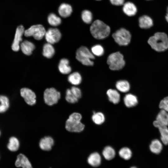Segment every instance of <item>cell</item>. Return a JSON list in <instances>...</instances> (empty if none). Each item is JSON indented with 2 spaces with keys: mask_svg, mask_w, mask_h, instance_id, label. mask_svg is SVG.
<instances>
[{
  "mask_svg": "<svg viewBox=\"0 0 168 168\" xmlns=\"http://www.w3.org/2000/svg\"></svg>",
  "mask_w": 168,
  "mask_h": 168,
  "instance_id": "b9f144b4",
  "label": "cell"
},
{
  "mask_svg": "<svg viewBox=\"0 0 168 168\" xmlns=\"http://www.w3.org/2000/svg\"><path fill=\"white\" fill-rule=\"evenodd\" d=\"M60 97V92L54 88H47L44 92V101L45 104L49 106L56 104Z\"/></svg>",
  "mask_w": 168,
  "mask_h": 168,
  "instance_id": "52a82bcc",
  "label": "cell"
},
{
  "mask_svg": "<svg viewBox=\"0 0 168 168\" xmlns=\"http://www.w3.org/2000/svg\"><path fill=\"white\" fill-rule=\"evenodd\" d=\"M167 13L166 16V21L168 22V7L167 8Z\"/></svg>",
  "mask_w": 168,
  "mask_h": 168,
  "instance_id": "ab89813d",
  "label": "cell"
},
{
  "mask_svg": "<svg viewBox=\"0 0 168 168\" xmlns=\"http://www.w3.org/2000/svg\"><path fill=\"white\" fill-rule=\"evenodd\" d=\"M125 105L127 107L131 108L136 106L138 103L137 97L131 93L126 94L124 98Z\"/></svg>",
  "mask_w": 168,
  "mask_h": 168,
  "instance_id": "9a60e30c",
  "label": "cell"
},
{
  "mask_svg": "<svg viewBox=\"0 0 168 168\" xmlns=\"http://www.w3.org/2000/svg\"><path fill=\"white\" fill-rule=\"evenodd\" d=\"M107 62L109 68L112 70L121 69L125 65L123 56L119 52L110 54L107 58Z\"/></svg>",
  "mask_w": 168,
  "mask_h": 168,
  "instance_id": "5b68a950",
  "label": "cell"
},
{
  "mask_svg": "<svg viewBox=\"0 0 168 168\" xmlns=\"http://www.w3.org/2000/svg\"><path fill=\"white\" fill-rule=\"evenodd\" d=\"M44 36L48 43L53 44L59 41L61 34L58 29L50 28L46 31Z\"/></svg>",
  "mask_w": 168,
  "mask_h": 168,
  "instance_id": "9c48e42d",
  "label": "cell"
},
{
  "mask_svg": "<svg viewBox=\"0 0 168 168\" xmlns=\"http://www.w3.org/2000/svg\"><path fill=\"white\" fill-rule=\"evenodd\" d=\"M9 105V100L6 96L0 95V113H3L8 109Z\"/></svg>",
  "mask_w": 168,
  "mask_h": 168,
  "instance_id": "f546056e",
  "label": "cell"
},
{
  "mask_svg": "<svg viewBox=\"0 0 168 168\" xmlns=\"http://www.w3.org/2000/svg\"><path fill=\"white\" fill-rule=\"evenodd\" d=\"M101 157L100 154L97 152L91 153L87 158L88 163L91 166L96 167L100 164Z\"/></svg>",
  "mask_w": 168,
  "mask_h": 168,
  "instance_id": "ac0fdd59",
  "label": "cell"
},
{
  "mask_svg": "<svg viewBox=\"0 0 168 168\" xmlns=\"http://www.w3.org/2000/svg\"><path fill=\"white\" fill-rule=\"evenodd\" d=\"M91 51L94 55L100 56L102 55L104 52L103 48L100 44H96L91 48Z\"/></svg>",
  "mask_w": 168,
  "mask_h": 168,
  "instance_id": "e575fe53",
  "label": "cell"
},
{
  "mask_svg": "<svg viewBox=\"0 0 168 168\" xmlns=\"http://www.w3.org/2000/svg\"><path fill=\"white\" fill-rule=\"evenodd\" d=\"M72 12L71 6L66 3L61 4L59 7L58 12L60 15L64 18L69 16Z\"/></svg>",
  "mask_w": 168,
  "mask_h": 168,
  "instance_id": "7402d4cb",
  "label": "cell"
},
{
  "mask_svg": "<svg viewBox=\"0 0 168 168\" xmlns=\"http://www.w3.org/2000/svg\"><path fill=\"white\" fill-rule=\"evenodd\" d=\"M72 92L78 99L82 96V92L81 90L76 86H72L70 89Z\"/></svg>",
  "mask_w": 168,
  "mask_h": 168,
  "instance_id": "74e56055",
  "label": "cell"
},
{
  "mask_svg": "<svg viewBox=\"0 0 168 168\" xmlns=\"http://www.w3.org/2000/svg\"><path fill=\"white\" fill-rule=\"evenodd\" d=\"M44 27L41 25H36L31 26L25 30L24 35L26 37L33 36L36 40L42 39L46 32Z\"/></svg>",
  "mask_w": 168,
  "mask_h": 168,
  "instance_id": "ba28073f",
  "label": "cell"
},
{
  "mask_svg": "<svg viewBox=\"0 0 168 168\" xmlns=\"http://www.w3.org/2000/svg\"><path fill=\"white\" fill-rule=\"evenodd\" d=\"M91 33L97 39H103L107 37L110 31V27L104 22L99 20L95 21L90 28Z\"/></svg>",
  "mask_w": 168,
  "mask_h": 168,
  "instance_id": "7a4b0ae2",
  "label": "cell"
},
{
  "mask_svg": "<svg viewBox=\"0 0 168 168\" xmlns=\"http://www.w3.org/2000/svg\"><path fill=\"white\" fill-rule=\"evenodd\" d=\"M109 100L114 104L118 103L120 100V96L119 93L116 90L109 89L106 92Z\"/></svg>",
  "mask_w": 168,
  "mask_h": 168,
  "instance_id": "ffe728a7",
  "label": "cell"
},
{
  "mask_svg": "<svg viewBox=\"0 0 168 168\" xmlns=\"http://www.w3.org/2000/svg\"><path fill=\"white\" fill-rule=\"evenodd\" d=\"M153 125L157 128L168 126V112L161 110L158 113L156 120L153 122Z\"/></svg>",
  "mask_w": 168,
  "mask_h": 168,
  "instance_id": "8fae6325",
  "label": "cell"
},
{
  "mask_svg": "<svg viewBox=\"0 0 168 168\" xmlns=\"http://www.w3.org/2000/svg\"><path fill=\"white\" fill-rule=\"evenodd\" d=\"M130 168H136V167H135L133 166V167H131Z\"/></svg>",
  "mask_w": 168,
  "mask_h": 168,
  "instance_id": "60d3db41",
  "label": "cell"
},
{
  "mask_svg": "<svg viewBox=\"0 0 168 168\" xmlns=\"http://www.w3.org/2000/svg\"><path fill=\"white\" fill-rule=\"evenodd\" d=\"M140 27L142 29H148L153 25V21L151 18L147 15H144L139 19Z\"/></svg>",
  "mask_w": 168,
  "mask_h": 168,
  "instance_id": "44dd1931",
  "label": "cell"
},
{
  "mask_svg": "<svg viewBox=\"0 0 168 168\" xmlns=\"http://www.w3.org/2000/svg\"></svg>",
  "mask_w": 168,
  "mask_h": 168,
  "instance_id": "7bdbcfd3",
  "label": "cell"
},
{
  "mask_svg": "<svg viewBox=\"0 0 168 168\" xmlns=\"http://www.w3.org/2000/svg\"><path fill=\"white\" fill-rule=\"evenodd\" d=\"M48 21L50 25L54 26L59 25L61 22L60 18L54 13H51L49 15Z\"/></svg>",
  "mask_w": 168,
  "mask_h": 168,
  "instance_id": "1f68e13d",
  "label": "cell"
},
{
  "mask_svg": "<svg viewBox=\"0 0 168 168\" xmlns=\"http://www.w3.org/2000/svg\"><path fill=\"white\" fill-rule=\"evenodd\" d=\"M123 10L124 13L128 16H134L137 12L136 6L130 2H127L124 4Z\"/></svg>",
  "mask_w": 168,
  "mask_h": 168,
  "instance_id": "e0dca14e",
  "label": "cell"
},
{
  "mask_svg": "<svg viewBox=\"0 0 168 168\" xmlns=\"http://www.w3.org/2000/svg\"><path fill=\"white\" fill-rule=\"evenodd\" d=\"M82 78L80 73L75 72L70 74L68 77L69 82L72 85H77L80 84L82 82Z\"/></svg>",
  "mask_w": 168,
  "mask_h": 168,
  "instance_id": "4316f807",
  "label": "cell"
},
{
  "mask_svg": "<svg viewBox=\"0 0 168 168\" xmlns=\"http://www.w3.org/2000/svg\"><path fill=\"white\" fill-rule=\"evenodd\" d=\"M102 155L105 159L111 160L115 156V152L114 149L111 146L105 147L102 151Z\"/></svg>",
  "mask_w": 168,
  "mask_h": 168,
  "instance_id": "484cf974",
  "label": "cell"
},
{
  "mask_svg": "<svg viewBox=\"0 0 168 168\" xmlns=\"http://www.w3.org/2000/svg\"><path fill=\"white\" fill-rule=\"evenodd\" d=\"M55 53V49L52 44L49 43L45 44L43 47V55L48 58H51Z\"/></svg>",
  "mask_w": 168,
  "mask_h": 168,
  "instance_id": "cb8c5ba5",
  "label": "cell"
},
{
  "mask_svg": "<svg viewBox=\"0 0 168 168\" xmlns=\"http://www.w3.org/2000/svg\"><path fill=\"white\" fill-rule=\"evenodd\" d=\"M161 134V142L164 144H168V128L167 126L159 127L158 128Z\"/></svg>",
  "mask_w": 168,
  "mask_h": 168,
  "instance_id": "f1b7e54d",
  "label": "cell"
},
{
  "mask_svg": "<svg viewBox=\"0 0 168 168\" xmlns=\"http://www.w3.org/2000/svg\"><path fill=\"white\" fill-rule=\"evenodd\" d=\"M117 89L119 91L126 93L130 90V85L129 82L125 80H121L117 81L115 85Z\"/></svg>",
  "mask_w": 168,
  "mask_h": 168,
  "instance_id": "d4e9b609",
  "label": "cell"
},
{
  "mask_svg": "<svg viewBox=\"0 0 168 168\" xmlns=\"http://www.w3.org/2000/svg\"><path fill=\"white\" fill-rule=\"evenodd\" d=\"M65 99L67 102L72 104L77 102L78 100L72 93L70 89H69L66 91Z\"/></svg>",
  "mask_w": 168,
  "mask_h": 168,
  "instance_id": "d590c367",
  "label": "cell"
},
{
  "mask_svg": "<svg viewBox=\"0 0 168 168\" xmlns=\"http://www.w3.org/2000/svg\"><path fill=\"white\" fill-rule=\"evenodd\" d=\"M162 147L161 142L157 139L153 140L149 146L151 151L156 154L160 153L162 149Z\"/></svg>",
  "mask_w": 168,
  "mask_h": 168,
  "instance_id": "603a6c76",
  "label": "cell"
},
{
  "mask_svg": "<svg viewBox=\"0 0 168 168\" xmlns=\"http://www.w3.org/2000/svg\"><path fill=\"white\" fill-rule=\"evenodd\" d=\"M24 32V28L22 25L19 26L17 27L12 46V49L14 51H17L19 50L20 43L22 40V36Z\"/></svg>",
  "mask_w": 168,
  "mask_h": 168,
  "instance_id": "7c38bea8",
  "label": "cell"
},
{
  "mask_svg": "<svg viewBox=\"0 0 168 168\" xmlns=\"http://www.w3.org/2000/svg\"><path fill=\"white\" fill-rule=\"evenodd\" d=\"M20 94L28 105H33L36 103L35 94L31 89L27 88H22L20 90Z\"/></svg>",
  "mask_w": 168,
  "mask_h": 168,
  "instance_id": "30bf717a",
  "label": "cell"
},
{
  "mask_svg": "<svg viewBox=\"0 0 168 168\" xmlns=\"http://www.w3.org/2000/svg\"><path fill=\"white\" fill-rule=\"evenodd\" d=\"M20 48L22 52L27 55H30L35 49V46L32 42L27 40H24L20 45Z\"/></svg>",
  "mask_w": 168,
  "mask_h": 168,
  "instance_id": "2e32d148",
  "label": "cell"
},
{
  "mask_svg": "<svg viewBox=\"0 0 168 168\" xmlns=\"http://www.w3.org/2000/svg\"><path fill=\"white\" fill-rule=\"evenodd\" d=\"M148 43L155 50L163 52L168 49V37L165 33L157 32L149 38Z\"/></svg>",
  "mask_w": 168,
  "mask_h": 168,
  "instance_id": "6da1fadb",
  "label": "cell"
},
{
  "mask_svg": "<svg viewBox=\"0 0 168 168\" xmlns=\"http://www.w3.org/2000/svg\"><path fill=\"white\" fill-rule=\"evenodd\" d=\"M76 58L84 65L91 66L94 64V62L92 60L95 58V56L86 47L81 46L77 50Z\"/></svg>",
  "mask_w": 168,
  "mask_h": 168,
  "instance_id": "277c9868",
  "label": "cell"
},
{
  "mask_svg": "<svg viewBox=\"0 0 168 168\" xmlns=\"http://www.w3.org/2000/svg\"><path fill=\"white\" fill-rule=\"evenodd\" d=\"M159 107L161 110H163L168 112V96H167L160 102Z\"/></svg>",
  "mask_w": 168,
  "mask_h": 168,
  "instance_id": "8d00e7d4",
  "label": "cell"
},
{
  "mask_svg": "<svg viewBox=\"0 0 168 168\" xmlns=\"http://www.w3.org/2000/svg\"><path fill=\"white\" fill-rule=\"evenodd\" d=\"M54 142L53 138L50 136H45L41 138L39 142V146L42 150L49 151L51 150Z\"/></svg>",
  "mask_w": 168,
  "mask_h": 168,
  "instance_id": "4fadbf2b",
  "label": "cell"
},
{
  "mask_svg": "<svg viewBox=\"0 0 168 168\" xmlns=\"http://www.w3.org/2000/svg\"><path fill=\"white\" fill-rule=\"evenodd\" d=\"M92 119L94 123L97 125H100L105 121V118L104 114L101 112H93Z\"/></svg>",
  "mask_w": 168,
  "mask_h": 168,
  "instance_id": "4dcf8cb0",
  "label": "cell"
},
{
  "mask_svg": "<svg viewBox=\"0 0 168 168\" xmlns=\"http://www.w3.org/2000/svg\"></svg>",
  "mask_w": 168,
  "mask_h": 168,
  "instance_id": "ee69618b",
  "label": "cell"
},
{
  "mask_svg": "<svg viewBox=\"0 0 168 168\" xmlns=\"http://www.w3.org/2000/svg\"><path fill=\"white\" fill-rule=\"evenodd\" d=\"M115 42L120 46H126L130 42L131 35L126 29L121 28L117 30L112 35Z\"/></svg>",
  "mask_w": 168,
  "mask_h": 168,
  "instance_id": "8992f818",
  "label": "cell"
},
{
  "mask_svg": "<svg viewBox=\"0 0 168 168\" xmlns=\"http://www.w3.org/2000/svg\"><path fill=\"white\" fill-rule=\"evenodd\" d=\"M19 145V142L18 139L14 137H12L9 139L7 147L10 151L15 152L18 149Z\"/></svg>",
  "mask_w": 168,
  "mask_h": 168,
  "instance_id": "83f0119b",
  "label": "cell"
},
{
  "mask_svg": "<svg viewBox=\"0 0 168 168\" xmlns=\"http://www.w3.org/2000/svg\"><path fill=\"white\" fill-rule=\"evenodd\" d=\"M82 116L78 113L74 112L70 115L66 121L65 128L69 132L79 133L82 131L84 125L81 121Z\"/></svg>",
  "mask_w": 168,
  "mask_h": 168,
  "instance_id": "3957f363",
  "label": "cell"
},
{
  "mask_svg": "<svg viewBox=\"0 0 168 168\" xmlns=\"http://www.w3.org/2000/svg\"><path fill=\"white\" fill-rule=\"evenodd\" d=\"M119 156L125 160H128L131 157L132 152L131 150L127 147H124L119 151Z\"/></svg>",
  "mask_w": 168,
  "mask_h": 168,
  "instance_id": "d6a6232c",
  "label": "cell"
},
{
  "mask_svg": "<svg viewBox=\"0 0 168 168\" xmlns=\"http://www.w3.org/2000/svg\"><path fill=\"white\" fill-rule=\"evenodd\" d=\"M69 61L66 58L61 59L59 63L58 68L60 72L64 74L69 73L71 71V68L69 66Z\"/></svg>",
  "mask_w": 168,
  "mask_h": 168,
  "instance_id": "d6986e66",
  "label": "cell"
},
{
  "mask_svg": "<svg viewBox=\"0 0 168 168\" xmlns=\"http://www.w3.org/2000/svg\"><path fill=\"white\" fill-rule=\"evenodd\" d=\"M15 165L17 167L32 168L31 164L27 158L22 154H20L17 156Z\"/></svg>",
  "mask_w": 168,
  "mask_h": 168,
  "instance_id": "5bb4252c",
  "label": "cell"
},
{
  "mask_svg": "<svg viewBox=\"0 0 168 168\" xmlns=\"http://www.w3.org/2000/svg\"><path fill=\"white\" fill-rule=\"evenodd\" d=\"M82 18L84 22L87 24H90L92 21V15L89 10H85L82 12Z\"/></svg>",
  "mask_w": 168,
  "mask_h": 168,
  "instance_id": "836d02e7",
  "label": "cell"
},
{
  "mask_svg": "<svg viewBox=\"0 0 168 168\" xmlns=\"http://www.w3.org/2000/svg\"><path fill=\"white\" fill-rule=\"evenodd\" d=\"M111 3L114 5L120 6L123 4L125 0H110Z\"/></svg>",
  "mask_w": 168,
  "mask_h": 168,
  "instance_id": "f35d334b",
  "label": "cell"
}]
</instances>
